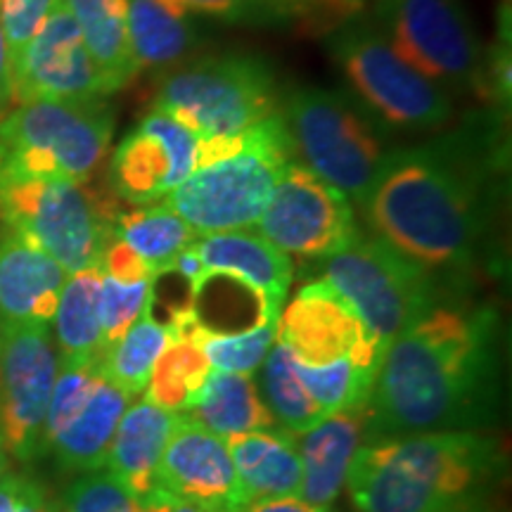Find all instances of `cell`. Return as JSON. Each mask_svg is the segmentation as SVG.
Here are the masks:
<instances>
[{"mask_svg": "<svg viewBox=\"0 0 512 512\" xmlns=\"http://www.w3.org/2000/svg\"><path fill=\"white\" fill-rule=\"evenodd\" d=\"M60 354L53 325H0V430L8 456H41Z\"/></svg>", "mask_w": 512, "mask_h": 512, "instance_id": "7c38bea8", "label": "cell"}, {"mask_svg": "<svg viewBox=\"0 0 512 512\" xmlns=\"http://www.w3.org/2000/svg\"><path fill=\"white\" fill-rule=\"evenodd\" d=\"M128 41L140 72L185 60L195 48L197 34L190 15L164 0H128Z\"/></svg>", "mask_w": 512, "mask_h": 512, "instance_id": "4316f807", "label": "cell"}, {"mask_svg": "<svg viewBox=\"0 0 512 512\" xmlns=\"http://www.w3.org/2000/svg\"><path fill=\"white\" fill-rule=\"evenodd\" d=\"M0 216L69 275L100 266L112 240V211L86 183L0 178Z\"/></svg>", "mask_w": 512, "mask_h": 512, "instance_id": "9c48e42d", "label": "cell"}, {"mask_svg": "<svg viewBox=\"0 0 512 512\" xmlns=\"http://www.w3.org/2000/svg\"><path fill=\"white\" fill-rule=\"evenodd\" d=\"M368 439V401L332 413L309 432L299 434L302 491L299 498L313 508L330 510L347 484L349 467Z\"/></svg>", "mask_w": 512, "mask_h": 512, "instance_id": "ffe728a7", "label": "cell"}, {"mask_svg": "<svg viewBox=\"0 0 512 512\" xmlns=\"http://www.w3.org/2000/svg\"><path fill=\"white\" fill-rule=\"evenodd\" d=\"M458 512H489V510H484L482 508V503H470V505H467V508H463V510H458Z\"/></svg>", "mask_w": 512, "mask_h": 512, "instance_id": "7dc6e473", "label": "cell"}, {"mask_svg": "<svg viewBox=\"0 0 512 512\" xmlns=\"http://www.w3.org/2000/svg\"><path fill=\"white\" fill-rule=\"evenodd\" d=\"M100 271L107 278L121 280V283H138V280H157L155 271L145 264L140 256L126 247L121 240H110L100 259Z\"/></svg>", "mask_w": 512, "mask_h": 512, "instance_id": "74e56055", "label": "cell"}, {"mask_svg": "<svg viewBox=\"0 0 512 512\" xmlns=\"http://www.w3.org/2000/svg\"><path fill=\"white\" fill-rule=\"evenodd\" d=\"M185 415L223 439L275 427L273 415L261 399L259 384L245 373L211 370L207 384Z\"/></svg>", "mask_w": 512, "mask_h": 512, "instance_id": "d4e9b609", "label": "cell"}, {"mask_svg": "<svg viewBox=\"0 0 512 512\" xmlns=\"http://www.w3.org/2000/svg\"><path fill=\"white\" fill-rule=\"evenodd\" d=\"M204 351L185 335H171L147 382L143 399L174 413H185L197 401L211 375Z\"/></svg>", "mask_w": 512, "mask_h": 512, "instance_id": "4dcf8cb0", "label": "cell"}, {"mask_svg": "<svg viewBox=\"0 0 512 512\" xmlns=\"http://www.w3.org/2000/svg\"><path fill=\"white\" fill-rule=\"evenodd\" d=\"M157 491L207 512H240L247 508L226 439L185 413H178L174 432L164 448Z\"/></svg>", "mask_w": 512, "mask_h": 512, "instance_id": "e0dca14e", "label": "cell"}, {"mask_svg": "<svg viewBox=\"0 0 512 512\" xmlns=\"http://www.w3.org/2000/svg\"><path fill=\"white\" fill-rule=\"evenodd\" d=\"M114 112L98 100H31L0 114V178L86 183L105 159Z\"/></svg>", "mask_w": 512, "mask_h": 512, "instance_id": "277c9868", "label": "cell"}, {"mask_svg": "<svg viewBox=\"0 0 512 512\" xmlns=\"http://www.w3.org/2000/svg\"><path fill=\"white\" fill-rule=\"evenodd\" d=\"M491 311L434 306L384 351L368 399V441L470 430L494 382Z\"/></svg>", "mask_w": 512, "mask_h": 512, "instance_id": "6da1fadb", "label": "cell"}, {"mask_svg": "<svg viewBox=\"0 0 512 512\" xmlns=\"http://www.w3.org/2000/svg\"><path fill=\"white\" fill-rule=\"evenodd\" d=\"M169 344V330L152 316V304L147 306L133 328L119 342H114L100 358L102 373L117 384L121 392L138 399L150 382L155 363Z\"/></svg>", "mask_w": 512, "mask_h": 512, "instance_id": "1f68e13d", "label": "cell"}, {"mask_svg": "<svg viewBox=\"0 0 512 512\" xmlns=\"http://www.w3.org/2000/svg\"><path fill=\"white\" fill-rule=\"evenodd\" d=\"M373 24L448 95L486 93V55L458 0H377Z\"/></svg>", "mask_w": 512, "mask_h": 512, "instance_id": "8fae6325", "label": "cell"}, {"mask_svg": "<svg viewBox=\"0 0 512 512\" xmlns=\"http://www.w3.org/2000/svg\"><path fill=\"white\" fill-rule=\"evenodd\" d=\"M240 512H330V510L313 508V505L304 503L302 498H271V501L249 503L247 508H242Z\"/></svg>", "mask_w": 512, "mask_h": 512, "instance_id": "ab89813d", "label": "cell"}, {"mask_svg": "<svg viewBox=\"0 0 512 512\" xmlns=\"http://www.w3.org/2000/svg\"><path fill=\"white\" fill-rule=\"evenodd\" d=\"M280 110L271 67L252 55H214L171 69L157 83L152 112L188 128L197 140H230Z\"/></svg>", "mask_w": 512, "mask_h": 512, "instance_id": "52a82bcc", "label": "cell"}, {"mask_svg": "<svg viewBox=\"0 0 512 512\" xmlns=\"http://www.w3.org/2000/svg\"><path fill=\"white\" fill-rule=\"evenodd\" d=\"M294 159L361 207L387 150L384 128L351 95L294 88L280 105Z\"/></svg>", "mask_w": 512, "mask_h": 512, "instance_id": "8992f818", "label": "cell"}, {"mask_svg": "<svg viewBox=\"0 0 512 512\" xmlns=\"http://www.w3.org/2000/svg\"><path fill=\"white\" fill-rule=\"evenodd\" d=\"M72 12L60 5L12 64V102L107 98Z\"/></svg>", "mask_w": 512, "mask_h": 512, "instance_id": "2e32d148", "label": "cell"}, {"mask_svg": "<svg viewBox=\"0 0 512 512\" xmlns=\"http://www.w3.org/2000/svg\"><path fill=\"white\" fill-rule=\"evenodd\" d=\"M60 0H0V27H3L5 46H8L10 67L24 53L31 38L46 24Z\"/></svg>", "mask_w": 512, "mask_h": 512, "instance_id": "8d00e7d4", "label": "cell"}, {"mask_svg": "<svg viewBox=\"0 0 512 512\" xmlns=\"http://www.w3.org/2000/svg\"><path fill=\"white\" fill-rule=\"evenodd\" d=\"M325 283L335 287L361 316L382 349L434 309L430 273L377 235L356 233L325 259Z\"/></svg>", "mask_w": 512, "mask_h": 512, "instance_id": "30bf717a", "label": "cell"}, {"mask_svg": "<svg viewBox=\"0 0 512 512\" xmlns=\"http://www.w3.org/2000/svg\"><path fill=\"white\" fill-rule=\"evenodd\" d=\"M226 446L247 505L271 498H299L304 470L294 434L283 427H268L233 434Z\"/></svg>", "mask_w": 512, "mask_h": 512, "instance_id": "7402d4cb", "label": "cell"}, {"mask_svg": "<svg viewBox=\"0 0 512 512\" xmlns=\"http://www.w3.org/2000/svg\"><path fill=\"white\" fill-rule=\"evenodd\" d=\"M299 380L311 394V399L323 408L325 415H332L342 408L366 403L373 389L375 373L356 366L351 358H339L328 366H306L294 358Z\"/></svg>", "mask_w": 512, "mask_h": 512, "instance_id": "d6a6232c", "label": "cell"}, {"mask_svg": "<svg viewBox=\"0 0 512 512\" xmlns=\"http://www.w3.org/2000/svg\"><path fill=\"white\" fill-rule=\"evenodd\" d=\"M67 278L53 256L8 230L0 238V325H53Z\"/></svg>", "mask_w": 512, "mask_h": 512, "instance_id": "d6986e66", "label": "cell"}, {"mask_svg": "<svg viewBox=\"0 0 512 512\" xmlns=\"http://www.w3.org/2000/svg\"><path fill=\"white\" fill-rule=\"evenodd\" d=\"M128 403H131V396L121 392L117 384L102 373L86 406L48 446L57 465L69 472H93L105 467L112 437Z\"/></svg>", "mask_w": 512, "mask_h": 512, "instance_id": "603a6c76", "label": "cell"}, {"mask_svg": "<svg viewBox=\"0 0 512 512\" xmlns=\"http://www.w3.org/2000/svg\"><path fill=\"white\" fill-rule=\"evenodd\" d=\"M195 249L202 261L200 294L214 278H233L254 294L261 306V318L278 320L292 285L290 256L252 230L200 235Z\"/></svg>", "mask_w": 512, "mask_h": 512, "instance_id": "ac0fdd59", "label": "cell"}, {"mask_svg": "<svg viewBox=\"0 0 512 512\" xmlns=\"http://www.w3.org/2000/svg\"><path fill=\"white\" fill-rule=\"evenodd\" d=\"M330 3L339 5V8H342V10H351V12H354V10L361 8V5H366L368 0H330Z\"/></svg>", "mask_w": 512, "mask_h": 512, "instance_id": "f6af8a7d", "label": "cell"}, {"mask_svg": "<svg viewBox=\"0 0 512 512\" xmlns=\"http://www.w3.org/2000/svg\"><path fill=\"white\" fill-rule=\"evenodd\" d=\"M24 479L12 475V472H5L0 477V512H17L19 510V501H22V491H24Z\"/></svg>", "mask_w": 512, "mask_h": 512, "instance_id": "60d3db41", "label": "cell"}, {"mask_svg": "<svg viewBox=\"0 0 512 512\" xmlns=\"http://www.w3.org/2000/svg\"><path fill=\"white\" fill-rule=\"evenodd\" d=\"M100 266L72 273L62 287L55 311V347L60 361L102 358Z\"/></svg>", "mask_w": 512, "mask_h": 512, "instance_id": "83f0119b", "label": "cell"}, {"mask_svg": "<svg viewBox=\"0 0 512 512\" xmlns=\"http://www.w3.org/2000/svg\"><path fill=\"white\" fill-rule=\"evenodd\" d=\"M256 228L280 252L304 259H328L358 233L349 197L297 159L287 162Z\"/></svg>", "mask_w": 512, "mask_h": 512, "instance_id": "4fadbf2b", "label": "cell"}, {"mask_svg": "<svg viewBox=\"0 0 512 512\" xmlns=\"http://www.w3.org/2000/svg\"><path fill=\"white\" fill-rule=\"evenodd\" d=\"M496 463L494 441L472 430L373 439L344 486L361 512H458L479 501Z\"/></svg>", "mask_w": 512, "mask_h": 512, "instance_id": "3957f363", "label": "cell"}, {"mask_svg": "<svg viewBox=\"0 0 512 512\" xmlns=\"http://www.w3.org/2000/svg\"><path fill=\"white\" fill-rule=\"evenodd\" d=\"M328 50L351 88V98L384 131L425 133L451 119L453 102L444 88L408 64L373 19H349L328 38Z\"/></svg>", "mask_w": 512, "mask_h": 512, "instance_id": "ba28073f", "label": "cell"}, {"mask_svg": "<svg viewBox=\"0 0 512 512\" xmlns=\"http://www.w3.org/2000/svg\"><path fill=\"white\" fill-rule=\"evenodd\" d=\"M292 159L290 138L278 112L242 133L230 155L192 171L188 181L162 202L197 235L249 230L259 223L275 183Z\"/></svg>", "mask_w": 512, "mask_h": 512, "instance_id": "5b68a950", "label": "cell"}, {"mask_svg": "<svg viewBox=\"0 0 512 512\" xmlns=\"http://www.w3.org/2000/svg\"><path fill=\"white\" fill-rule=\"evenodd\" d=\"M17 512H62V508L55 501H50L41 484L34 479H24L22 501H19Z\"/></svg>", "mask_w": 512, "mask_h": 512, "instance_id": "f35d334b", "label": "cell"}, {"mask_svg": "<svg viewBox=\"0 0 512 512\" xmlns=\"http://www.w3.org/2000/svg\"><path fill=\"white\" fill-rule=\"evenodd\" d=\"M62 512H143V503L100 467L83 472L67 486Z\"/></svg>", "mask_w": 512, "mask_h": 512, "instance_id": "e575fe53", "label": "cell"}, {"mask_svg": "<svg viewBox=\"0 0 512 512\" xmlns=\"http://www.w3.org/2000/svg\"><path fill=\"white\" fill-rule=\"evenodd\" d=\"M8 472V448H5V439H3V430H0V477Z\"/></svg>", "mask_w": 512, "mask_h": 512, "instance_id": "ee69618b", "label": "cell"}, {"mask_svg": "<svg viewBox=\"0 0 512 512\" xmlns=\"http://www.w3.org/2000/svg\"><path fill=\"white\" fill-rule=\"evenodd\" d=\"M72 12L107 93L131 86L138 76L128 41V0H62Z\"/></svg>", "mask_w": 512, "mask_h": 512, "instance_id": "cb8c5ba5", "label": "cell"}, {"mask_svg": "<svg viewBox=\"0 0 512 512\" xmlns=\"http://www.w3.org/2000/svg\"><path fill=\"white\" fill-rule=\"evenodd\" d=\"M200 143L188 128L150 112L126 133L110 162V185L121 200L162 202L200 166Z\"/></svg>", "mask_w": 512, "mask_h": 512, "instance_id": "9a60e30c", "label": "cell"}, {"mask_svg": "<svg viewBox=\"0 0 512 512\" xmlns=\"http://www.w3.org/2000/svg\"><path fill=\"white\" fill-rule=\"evenodd\" d=\"M278 339L306 366L351 358L377 375L384 356L354 306L325 280L304 285L287 304L278 316Z\"/></svg>", "mask_w": 512, "mask_h": 512, "instance_id": "5bb4252c", "label": "cell"}, {"mask_svg": "<svg viewBox=\"0 0 512 512\" xmlns=\"http://www.w3.org/2000/svg\"><path fill=\"white\" fill-rule=\"evenodd\" d=\"M12 105V67L8 46H5L3 27H0V114L8 112Z\"/></svg>", "mask_w": 512, "mask_h": 512, "instance_id": "7bdbcfd3", "label": "cell"}, {"mask_svg": "<svg viewBox=\"0 0 512 512\" xmlns=\"http://www.w3.org/2000/svg\"><path fill=\"white\" fill-rule=\"evenodd\" d=\"M143 512H207L197 505L178 501V498L164 494V491H155L150 498L143 501Z\"/></svg>", "mask_w": 512, "mask_h": 512, "instance_id": "b9f144b4", "label": "cell"}, {"mask_svg": "<svg viewBox=\"0 0 512 512\" xmlns=\"http://www.w3.org/2000/svg\"><path fill=\"white\" fill-rule=\"evenodd\" d=\"M164 3L185 15H204L233 24H271L292 15L275 0H164Z\"/></svg>", "mask_w": 512, "mask_h": 512, "instance_id": "d590c367", "label": "cell"}, {"mask_svg": "<svg viewBox=\"0 0 512 512\" xmlns=\"http://www.w3.org/2000/svg\"><path fill=\"white\" fill-rule=\"evenodd\" d=\"M155 302V280L121 283V280L102 275L100 285V328L102 347L110 349L119 342L143 311ZM105 354V351H102Z\"/></svg>", "mask_w": 512, "mask_h": 512, "instance_id": "836d02e7", "label": "cell"}, {"mask_svg": "<svg viewBox=\"0 0 512 512\" xmlns=\"http://www.w3.org/2000/svg\"><path fill=\"white\" fill-rule=\"evenodd\" d=\"M259 370L261 380L256 384H259L261 399L271 411L275 425L299 437L328 418L299 380L294 354L283 339H275Z\"/></svg>", "mask_w": 512, "mask_h": 512, "instance_id": "f546056e", "label": "cell"}, {"mask_svg": "<svg viewBox=\"0 0 512 512\" xmlns=\"http://www.w3.org/2000/svg\"><path fill=\"white\" fill-rule=\"evenodd\" d=\"M112 238L131 247L159 278L200 235L164 202H152L114 216Z\"/></svg>", "mask_w": 512, "mask_h": 512, "instance_id": "f1b7e54d", "label": "cell"}, {"mask_svg": "<svg viewBox=\"0 0 512 512\" xmlns=\"http://www.w3.org/2000/svg\"><path fill=\"white\" fill-rule=\"evenodd\" d=\"M166 330L171 335L190 337L204 351L214 370L254 375L278 339V320L259 318L247 330L223 332L204 323L192 306H185L171 316Z\"/></svg>", "mask_w": 512, "mask_h": 512, "instance_id": "484cf974", "label": "cell"}, {"mask_svg": "<svg viewBox=\"0 0 512 512\" xmlns=\"http://www.w3.org/2000/svg\"><path fill=\"white\" fill-rule=\"evenodd\" d=\"M178 413L159 408L140 396L128 403L107 451V472L140 503L157 491L159 463L169 444Z\"/></svg>", "mask_w": 512, "mask_h": 512, "instance_id": "44dd1931", "label": "cell"}, {"mask_svg": "<svg viewBox=\"0 0 512 512\" xmlns=\"http://www.w3.org/2000/svg\"><path fill=\"white\" fill-rule=\"evenodd\" d=\"M275 3H280L283 8H287L290 12H297L306 3V0H275Z\"/></svg>", "mask_w": 512, "mask_h": 512, "instance_id": "bcb514c9", "label": "cell"}, {"mask_svg": "<svg viewBox=\"0 0 512 512\" xmlns=\"http://www.w3.org/2000/svg\"><path fill=\"white\" fill-rule=\"evenodd\" d=\"M475 152L463 136L389 152L361 204L377 238L427 273L465 266L482 230Z\"/></svg>", "mask_w": 512, "mask_h": 512, "instance_id": "7a4b0ae2", "label": "cell"}]
</instances>
